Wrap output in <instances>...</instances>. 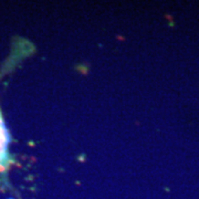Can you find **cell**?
Here are the masks:
<instances>
[{
    "label": "cell",
    "instance_id": "cell-1",
    "mask_svg": "<svg viewBox=\"0 0 199 199\" xmlns=\"http://www.w3.org/2000/svg\"><path fill=\"white\" fill-rule=\"evenodd\" d=\"M8 133L6 131L5 124L2 122L1 115H0V167H2V165L6 163L7 158V149H8Z\"/></svg>",
    "mask_w": 199,
    "mask_h": 199
}]
</instances>
